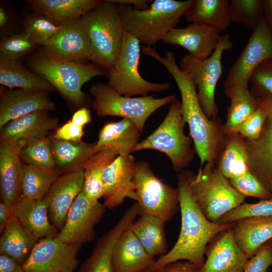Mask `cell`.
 Listing matches in <instances>:
<instances>
[{
	"label": "cell",
	"instance_id": "cell-13",
	"mask_svg": "<svg viewBox=\"0 0 272 272\" xmlns=\"http://www.w3.org/2000/svg\"><path fill=\"white\" fill-rule=\"evenodd\" d=\"M81 244H67L56 236L39 240L23 266L25 272H65L78 264L77 254Z\"/></svg>",
	"mask_w": 272,
	"mask_h": 272
},
{
	"label": "cell",
	"instance_id": "cell-1",
	"mask_svg": "<svg viewBox=\"0 0 272 272\" xmlns=\"http://www.w3.org/2000/svg\"><path fill=\"white\" fill-rule=\"evenodd\" d=\"M150 56L162 63L170 74L179 90L182 121L188 125L190 136L200 161V168L206 163H216L224 146L227 135L218 117L210 119L198 101L196 88L189 76L177 64L171 51L161 56L156 50Z\"/></svg>",
	"mask_w": 272,
	"mask_h": 272
},
{
	"label": "cell",
	"instance_id": "cell-7",
	"mask_svg": "<svg viewBox=\"0 0 272 272\" xmlns=\"http://www.w3.org/2000/svg\"><path fill=\"white\" fill-rule=\"evenodd\" d=\"M181 102L171 103L168 112L161 124L148 137L140 142L133 152L154 150L165 154L172 168L181 172L193 159L195 151L191 147L192 140L184 131Z\"/></svg>",
	"mask_w": 272,
	"mask_h": 272
},
{
	"label": "cell",
	"instance_id": "cell-54",
	"mask_svg": "<svg viewBox=\"0 0 272 272\" xmlns=\"http://www.w3.org/2000/svg\"><path fill=\"white\" fill-rule=\"evenodd\" d=\"M111 2L117 5H133L135 9L146 10L149 8L148 3L151 1L147 0H110Z\"/></svg>",
	"mask_w": 272,
	"mask_h": 272
},
{
	"label": "cell",
	"instance_id": "cell-17",
	"mask_svg": "<svg viewBox=\"0 0 272 272\" xmlns=\"http://www.w3.org/2000/svg\"><path fill=\"white\" fill-rule=\"evenodd\" d=\"M135 160L131 155L118 156L104 169L105 192L103 198L106 208L113 209L126 198L136 200L133 182Z\"/></svg>",
	"mask_w": 272,
	"mask_h": 272
},
{
	"label": "cell",
	"instance_id": "cell-25",
	"mask_svg": "<svg viewBox=\"0 0 272 272\" xmlns=\"http://www.w3.org/2000/svg\"><path fill=\"white\" fill-rule=\"evenodd\" d=\"M13 215L38 241L56 236V229L49 221L48 203L44 198L34 200L21 196L13 206Z\"/></svg>",
	"mask_w": 272,
	"mask_h": 272
},
{
	"label": "cell",
	"instance_id": "cell-50",
	"mask_svg": "<svg viewBox=\"0 0 272 272\" xmlns=\"http://www.w3.org/2000/svg\"><path fill=\"white\" fill-rule=\"evenodd\" d=\"M0 272H25L22 264L13 257L0 254Z\"/></svg>",
	"mask_w": 272,
	"mask_h": 272
},
{
	"label": "cell",
	"instance_id": "cell-5",
	"mask_svg": "<svg viewBox=\"0 0 272 272\" xmlns=\"http://www.w3.org/2000/svg\"><path fill=\"white\" fill-rule=\"evenodd\" d=\"M80 20L93 50V63L108 72L115 63L125 31L117 4L102 1Z\"/></svg>",
	"mask_w": 272,
	"mask_h": 272
},
{
	"label": "cell",
	"instance_id": "cell-47",
	"mask_svg": "<svg viewBox=\"0 0 272 272\" xmlns=\"http://www.w3.org/2000/svg\"><path fill=\"white\" fill-rule=\"evenodd\" d=\"M272 265V239L263 244L247 261L242 272H266Z\"/></svg>",
	"mask_w": 272,
	"mask_h": 272
},
{
	"label": "cell",
	"instance_id": "cell-11",
	"mask_svg": "<svg viewBox=\"0 0 272 272\" xmlns=\"http://www.w3.org/2000/svg\"><path fill=\"white\" fill-rule=\"evenodd\" d=\"M133 182L140 215H152L164 223L173 218L179 207L177 188L163 183L144 161L135 163Z\"/></svg>",
	"mask_w": 272,
	"mask_h": 272
},
{
	"label": "cell",
	"instance_id": "cell-44",
	"mask_svg": "<svg viewBox=\"0 0 272 272\" xmlns=\"http://www.w3.org/2000/svg\"><path fill=\"white\" fill-rule=\"evenodd\" d=\"M232 186L241 194L261 199L272 197L250 170L241 176L229 179Z\"/></svg>",
	"mask_w": 272,
	"mask_h": 272
},
{
	"label": "cell",
	"instance_id": "cell-39",
	"mask_svg": "<svg viewBox=\"0 0 272 272\" xmlns=\"http://www.w3.org/2000/svg\"><path fill=\"white\" fill-rule=\"evenodd\" d=\"M19 155L26 164L48 171L57 170L50 138L32 140L20 150Z\"/></svg>",
	"mask_w": 272,
	"mask_h": 272
},
{
	"label": "cell",
	"instance_id": "cell-55",
	"mask_svg": "<svg viewBox=\"0 0 272 272\" xmlns=\"http://www.w3.org/2000/svg\"><path fill=\"white\" fill-rule=\"evenodd\" d=\"M257 100L259 106L264 109L268 117L272 118V97H257Z\"/></svg>",
	"mask_w": 272,
	"mask_h": 272
},
{
	"label": "cell",
	"instance_id": "cell-16",
	"mask_svg": "<svg viewBox=\"0 0 272 272\" xmlns=\"http://www.w3.org/2000/svg\"><path fill=\"white\" fill-rule=\"evenodd\" d=\"M58 122L57 118L49 115L48 111L29 113L9 121L1 129V143L19 153L32 140L47 137L51 130H55Z\"/></svg>",
	"mask_w": 272,
	"mask_h": 272
},
{
	"label": "cell",
	"instance_id": "cell-3",
	"mask_svg": "<svg viewBox=\"0 0 272 272\" xmlns=\"http://www.w3.org/2000/svg\"><path fill=\"white\" fill-rule=\"evenodd\" d=\"M193 0H155L146 10L117 5L125 31L145 46L156 44L179 23Z\"/></svg>",
	"mask_w": 272,
	"mask_h": 272
},
{
	"label": "cell",
	"instance_id": "cell-43",
	"mask_svg": "<svg viewBox=\"0 0 272 272\" xmlns=\"http://www.w3.org/2000/svg\"><path fill=\"white\" fill-rule=\"evenodd\" d=\"M271 216L272 197L261 199L254 203L244 202L225 214L217 223L228 224L246 218Z\"/></svg>",
	"mask_w": 272,
	"mask_h": 272
},
{
	"label": "cell",
	"instance_id": "cell-53",
	"mask_svg": "<svg viewBox=\"0 0 272 272\" xmlns=\"http://www.w3.org/2000/svg\"><path fill=\"white\" fill-rule=\"evenodd\" d=\"M262 6L263 19L272 33V0H262Z\"/></svg>",
	"mask_w": 272,
	"mask_h": 272
},
{
	"label": "cell",
	"instance_id": "cell-29",
	"mask_svg": "<svg viewBox=\"0 0 272 272\" xmlns=\"http://www.w3.org/2000/svg\"><path fill=\"white\" fill-rule=\"evenodd\" d=\"M99 0H30L31 10L44 15L57 25L80 18L101 3Z\"/></svg>",
	"mask_w": 272,
	"mask_h": 272
},
{
	"label": "cell",
	"instance_id": "cell-32",
	"mask_svg": "<svg viewBox=\"0 0 272 272\" xmlns=\"http://www.w3.org/2000/svg\"><path fill=\"white\" fill-rule=\"evenodd\" d=\"M0 239V253L8 255L23 265L38 241L12 215Z\"/></svg>",
	"mask_w": 272,
	"mask_h": 272
},
{
	"label": "cell",
	"instance_id": "cell-21",
	"mask_svg": "<svg viewBox=\"0 0 272 272\" xmlns=\"http://www.w3.org/2000/svg\"><path fill=\"white\" fill-rule=\"evenodd\" d=\"M54 103L47 93L10 89L3 91L0 99V129L9 121L39 111H54Z\"/></svg>",
	"mask_w": 272,
	"mask_h": 272
},
{
	"label": "cell",
	"instance_id": "cell-48",
	"mask_svg": "<svg viewBox=\"0 0 272 272\" xmlns=\"http://www.w3.org/2000/svg\"><path fill=\"white\" fill-rule=\"evenodd\" d=\"M83 127L74 124L71 120L57 127L51 136L57 140L71 142H81L84 134Z\"/></svg>",
	"mask_w": 272,
	"mask_h": 272
},
{
	"label": "cell",
	"instance_id": "cell-6",
	"mask_svg": "<svg viewBox=\"0 0 272 272\" xmlns=\"http://www.w3.org/2000/svg\"><path fill=\"white\" fill-rule=\"evenodd\" d=\"M189 187L201 212L208 220L215 223L244 203L245 198L232 186L215 163L205 164L196 174L190 172Z\"/></svg>",
	"mask_w": 272,
	"mask_h": 272
},
{
	"label": "cell",
	"instance_id": "cell-14",
	"mask_svg": "<svg viewBox=\"0 0 272 272\" xmlns=\"http://www.w3.org/2000/svg\"><path fill=\"white\" fill-rule=\"evenodd\" d=\"M106 208L104 203L91 201L81 192L72 203L65 224L56 237L67 244L82 245L92 241L95 237V226Z\"/></svg>",
	"mask_w": 272,
	"mask_h": 272
},
{
	"label": "cell",
	"instance_id": "cell-38",
	"mask_svg": "<svg viewBox=\"0 0 272 272\" xmlns=\"http://www.w3.org/2000/svg\"><path fill=\"white\" fill-rule=\"evenodd\" d=\"M230 105L227 108L223 129L226 135L238 124L249 117L259 107L257 98L249 89H239L229 98Z\"/></svg>",
	"mask_w": 272,
	"mask_h": 272
},
{
	"label": "cell",
	"instance_id": "cell-45",
	"mask_svg": "<svg viewBox=\"0 0 272 272\" xmlns=\"http://www.w3.org/2000/svg\"><path fill=\"white\" fill-rule=\"evenodd\" d=\"M251 92L256 97H272V59L262 63L251 75Z\"/></svg>",
	"mask_w": 272,
	"mask_h": 272
},
{
	"label": "cell",
	"instance_id": "cell-37",
	"mask_svg": "<svg viewBox=\"0 0 272 272\" xmlns=\"http://www.w3.org/2000/svg\"><path fill=\"white\" fill-rule=\"evenodd\" d=\"M60 175L57 170L48 171L23 164L21 196L30 199H43Z\"/></svg>",
	"mask_w": 272,
	"mask_h": 272
},
{
	"label": "cell",
	"instance_id": "cell-8",
	"mask_svg": "<svg viewBox=\"0 0 272 272\" xmlns=\"http://www.w3.org/2000/svg\"><path fill=\"white\" fill-rule=\"evenodd\" d=\"M93 109L99 116H115L133 122L142 133L146 121L156 110L176 100L171 95L161 98L153 96L132 97L122 95L108 84L96 83L91 87Z\"/></svg>",
	"mask_w": 272,
	"mask_h": 272
},
{
	"label": "cell",
	"instance_id": "cell-35",
	"mask_svg": "<svg viewBox=\"0 0 272 272\" xmlns=\"http://www.w3.org/2000/svg\"><path fill=\"white\" fill-rule=\"evenodd\" d=\"M218 159L217 168L228 179L246 173L249 168L246 139L237 133L227 135Z\"/></svg>",
	"mask_w": 272,
	"mask_h": 272
},
{
	"label": "cell",
	"instance_id": "cell-57",
	"mask_svg": "<svg viewBox=\"0 0 272 272\" xmlns=\"http://www.w3.org/2000/svg\"><path fill=\"white\" fill-rule=\"evenodd\" d=\"M143 272H150L149 269H147V270H145V271H143Z\"/></svg>",
	"mask_w": 272,
	"mask_h": 272
},
{
	"label": "cell",
	"instance_id": "cell-34",
	"mask_svg": "<svg viewBox=\"0 0 272 272\" xmlns=\"http://www.w3.org/2000/svg\"><path fill=\"white\" fill-rule=\"evenodd\" d=\"M117 156L112 149L105 148L95 152L82 165L84 169L82 191L90 201L97 202L103 197L105 192L103 170Z\"/></svg>",
	"mask_w": 272,
	"mask_h": 272
},
{
	"label": "cell",
	"instance_id": "cell-40",
	"mask_svg": "<svg viewBox=\"0 0 272 272\" xmlns=\"http://www.w3.org/2000/svg\"><path fill=\"white\" fill-rule=\"evenodd\" d=\"M232 22L254 30L263 18L262 0L229 1Z\"/></svg>",
	"mask_w": 272,
	"mask_h": 272
},
{
	"label": "cell",
	"instance_id": "cell-2",
	"mask_svg": "<svg viewBox=\"0 0 272 272\" xmlns=\"http://www.w3.org/2000/svg\"><path fill=\"white\" fill-rule=\"evenodd\" d=\"M189 171L178 175L177 190L181 225L178 238L171 249L150 267L155 270L174 262L188 261L198 268L205 262L207 245L219 234L234 228L235 222L220 224L208 220L194 202L189 187Z\"/></svg>",
	"mask_w": 272,
	"mask_h": 272
},
{
	"label": "cell",
	"instance_id": "cell-28",
	"mask_svg": "<svg viewBox=\"0 0 272 272\" xmlns=\"http://www.w3.org/2000/svg\"><path fill=\"white\" fill-rule=\"evenodd\" d=\"M235 223V240L248 259L263 244L272 239V216L246 218Z\"/></svg>",
	"mask_w": 272,
	"mask_h": 272
},
{
	"label": "cell",
	"instance_id": "cell-41",
	"mask_svg": "<svg viewBox=\"0 0 272 272\" xmlns=\"http://www.w3.org/2000/svg\"><path fill=\"white\" fill-rule=\"evenodd\" d=\"M60 25H57L47 17L40 14L28 18L24 24V33L36 45L43 46L59 30Z\"/></svg>",
	"mask_w": 272,
	"mask_h": 272
},
{
	"label": "cell",
	"instance_id": "cell-51",
	"mask_svg": "<svg viewBox=\"0 0 272 272\" xmlns=\"http://www.w3.org/2000/svg\"><path fill=\"white\" fill-rule=\"evenodd\" d=\"M70 120L75 125L84 127L92 121L91 112L87 107H82L74 113Z\"/></svg>",
	"mask_w": 272,
	"mask_h": 272
},
{
	"label": "cell",
	"instance_id": "cell-30",
	"mask_svg": "<svg viewBox=\"0 0 272 272\" xmlns=\"http://www.w3.org/2000/svg\"><path fill=\"white\" fill-rule=\"evenodd\" d=\"M184 17L190 23L206 26L220 34L232 23L228 0H193Z\"/></svg>",
	"mask_w": 272,
	"mask_h": 272
},
{
	"label": "cell",
	"instance_id": "cell-49",
	"mask_svg": "<svg viewBox=\"0 0 272 272\" xmlns=\"http://www.w3.org/2000/svg\"><path fill=\"white\" fill-rule=\"evenodd\" d=\"M199 268L191 262L178 261L169 263L155 270L150 272H198Z\"/></svg>",
	"mask_w": 272,
	"mask_h": 272
},
{
	"label": "cell",
	"instance_id": "cell-33",
	"mask_svg": "<svg viewBox=\"0 0 272 272\" xmlns=\"http://www.w3.org/2000/svg\"><path fill=\"white\" fill-rule=\"evenodd\" d=\"M0 83L10 89L48 92L55 89L47 81L18 61L0 59Z\"/></svg>",
	"mask_w": 272,
	"mask_h": 272
},
{
	"label": "cell",
	"instance_id": "cell-10",
	"mask_svg": "<svg viewBox=\"0 0 272 272\" xmlns=\"http://www.w3.org/2000/svg\"><path fill=\"white\" fill-rule=\"evenodd\" d=\"M232 48L230 35L224 34L221 35L216 48L208 58L198 59L188 54L180 61V69L187 72L193 80L201 107L210 119L218 117L215 91L223 72L222 54Z\"/></svg>",
	"mask_w": 272,
	"mask_h": 272
},
{
	"label": "cell",
	"instance_id": "cell-36",
	"mask_svg": "<svg viewBox=\"0 0 272 272\" xmlns=\"http://www.w3.org/2000/svg\"><path fill=\"white\" fill-rule=\"evenodd\" d=\"M165 223L158 218L141 215L129 227L147 252L153 257L166 253Z\"/></svg>",
	"mask_w": 272,
	"mask_h": 272
},
{
	"label": "cell",
	"instance_id": "cell-12",
	"mask_svg": "<svg viewBox=\"0 0 272 272\" xmlns=\"http://www.w3.org/2000/svg\"><path fill=\"white\" fill-rule=\"evenodd\" d=\"M270 59H272V33L263 17L228 71L223 82L226 96L229 98L239 89H248L250 78L255 70L262 63Z\"/></svg>",
	"mask_w": 272,
	"mask_h": 272
},
{
	"label": "cell",
	"instance_id": "cell-42",
	"mask_svg": "<svg viewBox=\"0 0 272 272\" xmlns=\"http://www.w3.org/2000/svg\"><path fill=\"white\" fill-rule=\"evenodd\" d=\"M36 45L24 32L6 36L0 42V59L18 61Z\"/></svg>",
	"mask_w": 272,
	"mask_h": 272
},
{
	"label": "cell",
	"instance_id": "cell-20",
	"mask_svg": "<svg viewBox=\"0 0 272 272\" xmlns=\"http://www.w3.org/2000/svg\"><path fill=\"white\" fill-rule=\"evenodd\" d=\"M139 214V206L135 202L126 210L112 229L98 239L91 255L78 272H113L112 259L116 243Z\"/></svg>",
	"mask_w": 272,
	"mask_h": 272
},
{
	"label": "cell",
	"instance_id": "cell-4",
	"mask_svg": "<svg viewBox=\"0 0 272 272\" xmlns=\"http://www.w3.org/2000/svg\"><path fill=\"white\" fill-rule=\"evenodd\" d=\"M29 63L34 73L49 82L67 101L79 106L86 101L83 85L94 77L107 75V71L94 63L58 58L44 48Z\"/></svg>",
	"mask_w": 272,
	"mask_h": 272
},
{
	"label": "cell",
	"instance_id": "cell-58",
	"mask_svg": "<svg viewBox=\"0 0 272 272\" xmlns=\"http://www.w3.org/2000/svg\"><path fill=\"white\" fill-rule=\"evenodd\" d=\"M65 272H74L73 270H68V271H66Z\"/></svg>",
	"mask_w": 272,
	"mask_h": 272
},
{
	"label": "cell",
	"instance_id": "cell-9",
	"mask_svg": "<svg viewBox=\"0 0 272 272\" xmlns=\"http://www.w3.org/2000/svg\"><path fill=\"white\" fill-rule=\"evenodd\" d=\"M139 41L125 31L113 66L107 72L108 85L119 94L128 97L148 96L170 88L169 83H156L144 79L139 71L141 46Z\"/></svg>",
	"mask_w": 272,
	"mask_h": 272
},
{
	"label": "cell",
	"instance_id": "cell-24",
	"mask_svg": "<svg viewBox=\"0 0 272 272\" xmlns=\"http://www.w3.org/2000/svg\"><path fill=\"white\" fill-rule=\"evenodd\" d=\"M246 140L249 170L272 196V118L268 116L257 139Z\"/></svg>",
	"mask_w": 272,
	"mask_h": 272
},
{
	"label": "cell",
	"instance_id": "cell-15",
	"mask_svg": "<svg viewBox=\"0 0 272 272\" xmlns=\"http://www.w3.org/2000/svg\"><path fill=\"white\" fill-rule=\"evenodd\" d=\"M80 18L70 19L60 24V29L47 41L44 48L62 59L77 62L93 61V50Z\"/></svg>",
	"mask_w": 272,
	"mask_h": 272
},
{
	"label": "cell",
	"instance_id": "cell-46",
	"mask_svg": "<svg viewBox=\"0 0 272 272\" xmlns=\"http://www.w3.org/2000/svg\"><path fill=\"white\" fill-rule=\"evenodd\" d=\"M267 117L265 111L259 106L249 117L234 127L228 134L237 133L247 140H256L260 137Z\"/></svg>",
	"mask_w": 272,
	"mask_h": 272
},
{
	"label": "cell",
	"instance_id": "cell-56",
	"mask_svg": "<svg viewBox=\"0 0 272 272\" xmlns=\"http://www.w3.org/2000/svg\"><path fill=\"white\" fill-rule=\"evenodd\" d=\"M9 15L6 9L2 5L0 6V28L1 30L5 29L9 22Z\"/></svg>",
	"mask_w": 272,
	"mask_h": 272
},
{
	"label": "cell",
	"instance_id": "cell-18",
	"mask_svg": "<svg viewBox=\"0 0 272 272\" xmlns=\"http://www.w3.org/2000/svg\"><path fill=\"white\" fill-rule=\"evenodd\" d=\"M84 169L80 167L60 175L44 197L48 203L49 218L56 229L63 227L70 209L77 195L82 191Z\"/></svg>",
	"mask_w": 272,
	"mask_h": 272
},
{
	"label": "cell",
	"instance_id": "cell-23",
	"mask_svg": "<svg viewBox=\"0 0 272 272\" xmlns=\"http://www.w3.org/2000/svg\"><path fill=\"white\" fill-rule=\"evenodd\" d=\"M155 261L129 227L118 239L112 254L113 272H143Z\"/></svg>",
	"mask_w": 272,
	"mask_h": 272
},
{
	"label": "cell",
	"instance_id": "cell-19",
	"mask_svg": "<svg viewBox=\"0 0 272 272\" xmlns=\"http://www.w3.org/2000/svg\"><path fill=\"white\" fill-rule=\"evenodd\" d=\"M205 254L198 272H242L248 259L236 243L233 228L219 234Z\"/></svg>",
	"mask_w": 272,
	"mask_h": 272
},
{
	"label": "cell",
	"instance_id": "cell-22",
	"mask_svg": "<svg viewBox=\"0 0 272 272\" xmlns=\"http://www.w3.org/2000/svg\"><path fill=\"white\" fill-rule=\"evenodd\" d=\"M221 35L206 26L190 23L184 28H173L162 39L166 44L179 45L191 56L205 59L216 48Z\"/></svg>",
	"mask_w": 272,
	"mask_h": 272
},
{
	"label": "cell",
	"instance_id": "cell-31",
	"mask_svg": "<svg viewBox=\"0 0 272 272\" xmlns=\"http://www.w3.org/2000/svg\"><path fill=\"white\" fill-rule=\"evenodd\" d=\"M50 139L56 169L60 175L81 167L96 152V143Z\"/></svg>",
	"mask_w": 272,
	"mask_h": 272
},
{
	"label": "cell",
	"instance_id": "cell-27",
	"mask_svg": "<svg viewBox=\"0 0 272 272\" xmlns=\"http://www.w3.org/2000/svg\"><path fill=\"white\" fill-rule=\"evenodd\" d=\"M23 170L19 153L0 143L1 201L13 207L21 196Z\"/></svg>",
	"mask_w": 272,
	"mask_h": 272
},
{
	"label": "cell",
	"instance_id": "cell-26",
	"mask_svg": "<svg viewBox=\"0 0 272 272\" xmlns=\"http://www.w3.org/2000/svg\"><path fill=\"white\" fill-rule=\"evenodd\" d=\"M141 133L137 125L127 119L107 123L99 132L96 152L110 148L118 156L131 155L139 143Z\"/></svg>",
	"mask_w": 272,
	"mask_h": 272
},
{
	"label": "cell",
	"instance_id": "cell-52",
	"mask_svg": "<svg viewBox=\"0 0 272 272\" xmlns=\"http://www.w3.org/2000/svg\"><path fill=\"white\" fill-rule=\"evenodd\" d=\"M13 207L2 201L0 203V231H3L10 218L13 215Z\"/></svg>",
	"mask_w": 272,
	"mask_h": 272
}]
</instances>
